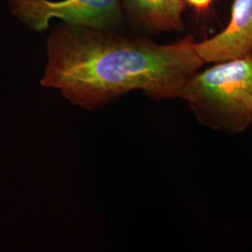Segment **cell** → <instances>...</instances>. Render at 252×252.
<instances>
[{"label":"cell","instance_id":"6da1fadb","mask_svg":"<svg viewBox=\"0 0 252 252\" xmlns=\"http://www.w3.org/2000/svg\"><path fill=\"white\" fill-rule=\"evenodd\" d=\"M193 35L172 44L65 24L47 39L41 85L60 91L71 104L96 110L132 91L154 100L180 98L205 64Z\"/></svg>","mask_w":252,"mask_h":252},{"label":"cell","instance_id":"7a4b0ae2","mask_svg":"<svg viewBox=\"0 0 252 252\" xmlns=\"http://www.w3.org/2000/svg\"><path fill=\"white\" fill-rule=\"evenodd\" d=\"M180 98L203 126L227 134L246 131L252 125V54L199 70Z\"/></svg>","mask_w":252,"mask_h":252},{"label":"cell","instance_id":"3957f363","mask_svg":"<svg viewBox=\"0 0 252 252\" xmlns=\"http://www.w3.org/2000/svg\"><path fill=\"white\" fill-rule=\"evenodd\" d=\"M9 4L13 15L35 32L47 31L54 18L72 27L108 31H118L125 23L121 0H9Z\"/></svg>","mask_w":252,"mask_h":252},{"label":"cell","instance_id":"277c9868","mask_svg":"<svg viewBox=\"0 0 252 252\" xmlns=\"http://www.w3.org/2000/svg\"><path fill=\"white\" fill-rule=\"evenodd\" d=\"M205 63H218L252 54V0H234L228 26L216 36L196 43Z\"/></svg>","mask_w":252,"mask_h":252},{"label":"cell","instance_id":"5b68a950","mask_svg":"<svg viewBox=\"0 0 252 252\" xmlns=\"http://www.w3.org/2000/svg\"><path fill=\"white\" fill-rule=\"evenodd\" d=\"M123 9L136 26L153 33L182 32L184 0H121Z\"/></svg>","mask_w":252,"mask_h":252},{"label":"cell","instance_id":"8992f818","mask_svg":"<svg viewBox=\"0 0 252 252\" xmlns=\"http://www.w3.org/2000/svg\"><path fill=\"white\" fill-rule=\"evenodd\" d=\"M186 3H188L191 7H193L197 11L207 10L213 0H184Z\"/></svg>","mask_w":252,"mask_h":252}]
</instances>
